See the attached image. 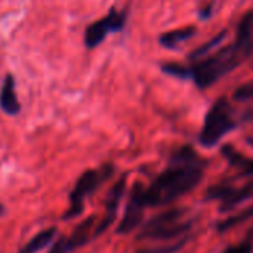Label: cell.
<instances>
[{
	"mask_svg": "<svg viewBox=\"0 0 253 253\" xmlns=\"http://www.w3.org/2000/svg\"><path fill=\"white\" fill-rule=\"evenodd\" d=\"M253 52V39L236 36L233 44L218 47L213 53L197 59L190 68V77L200 89H208L225 74L237 68Z\"/></svg>",
	"mask_w": 253,
	"mask_h": 253,
	"instance_id": "6da1fadb",
	"label": "cell"
},
{
	"mask_svg": "<svg viewBox=\"0 0 253 253\" xmlns=\"http://www.w3.org/2000/svg\"><path fill=\"white\" fill-rule=\"evenodd\" d=\"M203 178L202 165H172L145 188L147 208L165 206L196 188Z\"/></svg>",
	"mask_w": 253,
	"mask_h": 253,
	"instance_id": "7a4b0ae2",
	"label": "cell"
},
{
	"mask_svg": "<svg viewBox=\"0 0 253 253\" xmlns=\"http://www.w3.org/2000/svg\"><path fill=\"white\" fill-rule=\"evenodd\" d=\"M114 173V166L111 163L101 166L99 169H87L84 170L74 184V188L70 193V205L67 212L64 213V219H74L80 216L84 211V203L87 197L96 191L111 175Z\"/></svg>",
	"mask_w": 253,
	"mask_h": 253,
	"instance_id": "3957f363",
	"label": "cell"
},
{
	"mask_svg": "<svg viewBox=\"0 0 253 253\" xmlns=\"http://www.w3.org/2000/svg\"><path fill=\"white\" fill-rule=\"evenodd\" d=\"M236 127L233 110L227 98H219L213 102L206 114L205 125L200 132V144L206 148L215 147L228 132Z\"/></svg>",
	"mask_w": 253,
	"mask_h": 253,
	"instance_id": "277c9868",
	"label": "cell"
},
{
	"mask_svg": "<svg viewBox=\"0 0 253 253\" xmlns=\"http://www.w3.org/2000/svg\"><path fill=\"white\" fill-rule=\"evenodd\" d=\"M184 212L181 209H170L151 218L141 230L138 239L150 240H172L190 230V222H179Z\"/></svg>",
	"mask_w": 253,
	"mask_h": 253,
	"instance_id": "5b68a950",
	"label": "cell"
},
{
	"mask_svg": "<svg viewBox=\"0 0 253 253\" xmlns=\"http://www.w3.org/2000/svg\"><path fill=\"white\" fill-rule=\"evenodd\" d=\"M127 16H129L127 9L119 10L116 7H111L110 12L105 16H102L98 21L90 22L84 28V33H83V44H84V47L87 50H93L101 43L105 42L108 34L123 31V28L126 27V22H127Z\"/></svg>",
	"mask_w": 253,
	"mask_h": 253,
	"instance_id": "8992f818",
	"label": "cell"
},
{
	"mask_svg": "<svg viewBox=\"0 0 253 253\" xmlns=\"http://www.w3.org/2000/svg\"><path fill=\"white\" fill-rule=\"evenodd\" d=\"M144 193H145V187L141 182H136L132 187L129 200L126 203L123 219L120 221V224L117 227V234H129L136 227H139V224L142 222L144 211L147 208Z\"/></svg>",
	"mask_w": 253,
	"mask_h": 253,
	"instance_id": "52a82bcc",
	"label": "cell"
},
{
	"mask_svg": "<svg viewBox=\"0 0 253 253\" xmlns=\"http://www.w3.org/2000/svg\"><path fill=\"white\" fill-rule=\"evenodd\" d=\"M125 188H126V175H123L108 191L107 199H105V206H104V215L102 218L98 221L96 228H95V239L99 237L101 234H104L116 221L117 218V212H119V206L122 202V197L125 194Z\"/></svg>",
	"mask_w": 253,
	"mask_h": 253,
	"instance_id": "ba28073f",
	"label": "cell"
},
{
	"mask_svg": "<svg viewBox=\"0 0 253 253\" xmlns=\"http://www.w3.org/2000/svg\"><path fill=\"white\" fill-rule=\"evenodd\" d=\"M21 102L16 95V83L15 76L7 73L1 82L0 87V110L7 116H18L21 113Z\"/></svg>",
	"mask_w": 253,
	"mask_h": 253,
	"instance_id": "9c48e42d",
	"label": "cell"
},
{
	"mask_svg": "<svg viewBox=\"0 0 253 253\" xmlns=\"http://www.w3.org/2000/svg\"><path fill=\"white\" fill-rule=\"evenodd\" d=\"M95 216H89L86 218L84 221H82L73 231V234L70 237H67V242H68V246L73 251L82 248L83 245H86L90 239H95V228H96V224H95Z\"/></svg>",
	"mask_w": 253,
	"mask_h": 253,
	"instance_id": "30bf717a",
	"label": "cell"
},
{
	"mask_svg": "<svg viewBox=\"0 0 253 253\" xmlns=\"http://www.w3.org/2000/svg\"><path fill=\"white\" fill-rule=\"evenodd\" d=\"M197 33V28L194 25H187L182 28H176L172 31H166L159 37V43L166 49H176L181 43L188 42L193 39V36Z\"/></svg>",
	"mask_w": 253,
	"mask_h": 253,
	"instance_id": "8fae6325",
	"label": "cell"
},
{
	"mask_svg": "<svg viewBox=\"0 0 253 253\" xmlns=\"http://www.w3.org/2000/svg\"><path fill=\"white\" fill-rule=\"evenodd\" d=\"M222 154L228 160V163L237 169H240L243 176H253V159L245 157L240 151H237L233 145H224Z\"/></svg>",
	"mask_w": 253,
	"mask_h": 253,
	"instance_id": "7c38bea8",
	"label": "cell"
},
{
	"mask_svg": "<svg viewBox=\"0 0 253 253\" xmlns=\"http://www.w3.org/2000/svg\"><path fill=\"white\" fill-rule=\"evenodd\" d=\"M55 236H56L55 227L46 228V230L40 231L39 234H36L24 248H21V251L18 253H39L40 251L46 249L49 245H52Z\"/></svg>",
	"mask_w": 253,
	"mask_h": 253,
	"instance_id": "4fadbf2b",
	"label": "cell"
},
{
	"mask_svg": "<svg viewBox=\"0 0 253 253\" xmlns=\"http://www.w3.org/2000/svg\"><path fill=\"white\" fill-rule=\"evenodd\" d=\"M253 197V182L245 185L243 188H233V191L221 202V212H228L231 209H236L243 202L249 200Z\"/></svg>",
	"mask_w": 253,
	"mask_h": 253,
	"instance_id": "5bb4252c",
	"label": "cell"
},
{
	"mask_svg": "<svg viewBox=\"0 0 253 253\" xmlns=\"http://www.w3.org/2000/svg\"><path fill=\"white\" fill-rule=\"evenodd\" d=\"M225 37H227V30L218 33V34H216L215 37H212L209 42L203 43V44L199 46L194 52H191V53H190V59L197 61V59H202V58L208 56L209 52H212L213 49H216V47H219V46L222 44V42L225 40Z\"/></svg>",
	"mask_w": 253,
	"mask_h": 253,
	"instance_id": "9a60e30c",
	"label": "cell"
},
{
	"mask_svg": "<svg viewBox=\"0 0 253 253\" xmlns=\"http://www.w3.org/2000/svg\"><path fill=\"white\" fill-rule=\"evenodd\" d=\"M172 165H203L202 160H199L197 153L190 147H181L176 153L172 156Z\"/></svg>",
	"mask_w": 253,
	"mask_h": 253,
	"instance_id": "2e32d148",
	"label": "cell"
},
{
	"mask_svg": "<svg viewBox=\"0 0 253 253\" xmlns=\"http://www.w3.org/2000/svg\"><path fill=\"white\" fill-rule=\"evenodd\" d=\"M253 218V206L251 208H248V209H245L243 212H240V213H237V215H234V216H230L228 219H224L222 222H219L218 224V231L219 233H225V231H228L230 228H233V227H236V225H239V224H242V222H245V221H249V219H252Z\"/></svg>",
	"mask_w": 253,
	"mask_h": 253,
	"instance_id": "e0dca14e",
	"label": "cell"
},
{
	"mask_svg": "<svg viewBox=\"0 0 253 253\" xmlns=\"http://www.w3.org/2000/svg\"><path fill=\"white\" fill-rule=\"evenodd\" d=\"M162 71L168 76L176 77V79H190V68L184 64L178 62H165L160 65Z\"/></svg>",
	"mask_w": 253,
	"mask_h": 253,
	"instance_id": "ac0fdd59",
	"label": "cell"
},
{
	"mask_svg": "<svg viewBox=\"0 0 253 253\" xmlns=\"http://www.w3.org/2000/svg\"><path fill=\"white\" fill-rule=\"evenodd\" d=\"M233 191V187H230V185H213V187H211L209 190H208V193H206V197L209 199V200H224L230 193Z\"/></svg>",
	"mask_w": 253,
	"mask_h": 253,
	"instance_id": "d6986e66",
	"label": "cell"
},
{
	"mask_svg": "<svg viewBox=\"0 0 253 253\" xmlns=\"http://www.w3.org/2000/svg\"><path fill=\"white\" fill-rule=\"evenodd\" d=\"M187 243V239L179 240L178 243L173 245H168V246H162V248H151V249H141L136 253H176L179 252Z\"/></svg>",
	"mask_w": 253,
	"mask_h": 253,
	"instance_id": "ffe728a7",
	"label": "cell"
},
{
	"mask_svg": "<svg viewBox=\"0 0 253 253\" xmlns=\"http://www.w3.org/2000/svg\"><path fill=\"white\" fill-rule=\"evenodd\" d=\"M233 98L236 101H239V102H245V101L253 99V82L246 83V84H242L240 87H237Z\"/></svg>",
	"mask_w": 253,
	"mask_h": 253,
	"instance_id": "44dd1931",
	"label": "cell"
},
{
	"mask_svg": "<svg viewBox=\"0 0 253 253\" xmlns=\"http://www.w3.org/2000/svg\"><path fill=\"white\" fill-rule=\"evenodd\" d=\"M70 252H71V249H70V246H68L67 237H61V239H58V240L52 245V248L49 249V252L47 253H70Z\"/></svg>",
	"mask_w": 253,
	"mask_h": 253,
	"instance_id": "7402d4cb",
	"label": "cell"
},
{
	"mask_svg": "<svg viewBox=\"0 0 253 253\" xmlns=\"http://www.w3.org/2000/svg\"><path fill=\"white\" fill-rule=\"evenodd\" d=\"M253 252V243L252 242H243V243H240V245H237V246H234V248H230V249H227L225 253H252Z\"/></svg>",
	"mask_w": 253,
	"mask_h": 253,
	"instance_id": "603a6c76",
	"label": "cell"
},
{
	"mask_svg": "<svg viewBox=\"0 0 253 253\" xmlns=\"http://www.w3.org/2000/svg\"><path fill=\"white\" fill-rule=\"evenodd\" d=\"M3 212H4V208H3V205H0V216L3 215Z\"/></svg>",
	"mask_w": 253,
	"mask_h": 253,
	"instance_id": "cb8c5ba5",
	"label": "cell"
},
{
	"mask_svg": "<svg viewBox=\"0 0 253 253\" xmlns=\"http://www.w3.org/2000/svg\"><path fill=\"white\" fill-rule=\"evenodd\" d=\"M248 144H251L253 147V138H248Z\"/></svg>",
	"mask_w": 253,
	"mask_h": 253,
	"instance_id": "d4e9b609",
	"label": "cell"
},
{
	"mask_svg": "<svg viewBox=\"0 0 253 253\" xmlns=\"http://www.w3.org/2000/svg\"><path fill=\"white\" fill-rule=\"evenodd\" d=\"M248 119H253V110L249 113V114H248Z\"/></svg>",
	"mask_w": 253,
	"mask_h": 253,
	"instance_id": "484cf974",
	"label": "cell"
}]
</instances>
